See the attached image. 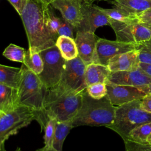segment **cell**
Wrapping results in <instances>:
<instances>
[{"label":"cell","mask_w":151,"mask_h":151,"mask_svg":"<svg viewBox=\"0 0 151 151\" xmlns=\"http://www.w3.org/2000/svg\"><path fill=\"white\" fill-rule=\"evenodd\" d=\"M50 6L41 0H28L20 15L27 35L29 47L38 52L55 45L57 39L48 27Z\"/></svg>","instance_id":"cell-1"},{"label":"cell","mask_w":151,"mask_h":151,"mask_svg":"<svg viewBox=\"0 0 151 151\" xmlns=\"http://www.w3.org/2000/svg\"><path fill=\"white\" fill-rule=\"evenodd\" d=\"M46 90L38 76L22 64L19 81L15 89V105L26 107L35 111L38 114V122L42 129L48 120L44 114Z\"/></svg>","instance_id":"cell-2"},{"label":"cell","mask_w":151,"mask_h":151,"mask_svg":"<svg viewBox=\"0 0 151 151\" xmlns=\"http://www.w3.org/2000/svg\"><path fill=\"white\" fill-rule=\"evenodd\" d=\"M116 107L107 95L99 100L94 99L88 94L86 88L83 93L81 107L72 120L73 126L107 127L113 122Z\"/></svg>","instance_id":"cell-3"},{"label":"cell","mask_w":151,"mask_h":151,"mask_svg":"<svg viewBox=\"0 0 151 151\" xmlns=\"http://www.w3.org/2000/svg\"><path fill=\"white\" fill-rule=\"evenodd\" d=\"M86 67V64L78 56L65 61L60 81L54 87L47 89L45 101L65 94L85 90L87 88L84 78Z\"/></svg>","instance_id":"cell-4"},{"label":"cell","mask_w":151,"mask_h":151,"mask_svg":"<svg viewBox=\"0 0 151 151\" xmlns=\"http://www.w3.org/2000/svg\"><path fill=\"white\" fill-rule=\"evenodd\" d=\"M141 100L116 106L113 123L107 127L119 134L124 142L129 133L137 126L151 122V113L141 107Z\"/></svg>","instance_id":"cell-5"},{"label":"cell","mask_w":151,"mask_h":151,"mask_svg":"<svg viewBox=\"0 0 151 151\" xmlns=\"http://www.w3.org/2000/svg\"><path fill=\"white\" fill-rule=\"evenodd\" d=\"M85 90L65 94L45 101L44 114L46 118L54 119L57 122L72 120L81 107Z\"/></svg>","instance_id":"cell-6"},{"label":"cell","mask_w":151,"mask_h":151,"mask_svg":"<svg viewBox=\"0 0 151 151\" xmlns=\"http://www.w3.org/2000/svg\"><path fill=\"white\" fill-rule=\"evenodd\" d=\"M38 120V114L24 106H17L0 117V151H6L5 142L11 136L27 126L32 121Z\"/></svg>","instance_id":"cell-7"},{"label":"cell","mask_w":151,"mask_h":151,"mask_svg":"<svg viewBox=\"0 0 151 151\" xmlns=\"http://www.w3.org/2000/svg\"><path fill=\"white\" fill-rule=\"evenodd\" d=\"M39 52L43 62V70L38 76L46 89H48L60 81L66 60L55 45Z\"/></svg>","instance_id":"cell-8"},{"label":"cell","mask_w":151,"mask_h":151,"mask_svg":"<svg viewBox=\"0 0 151 151\" xmlns=\"http://www.w3.org/2000/svg\"><path fill=\"white\" fill-rule=\"evenodd\" d=\"M116 40L139 45L151 40V29L138 22L125 23L109 18Z\"/></svg>","instance_id":"cell-9"},{"label":"cell","mask_w":151,"mask_h":151,"mask_svg":"<svg viewBox=\"0 0 151 151\" xmlns=\"http://www.w3.org/2000/svg\"><path fill=\"white\" fill-rule=\"evenodd\" d=\"M137 46L130 42L99 38L96 45L92 63L107 66L110 60L115 55L137 49Z\"/></svg>","instance_id":"cell-10"},{"label":"cell","mask_w":151,"mask_h":151,"mask_svg":"<svg viewBox=\"0 0 151 151\" xmlns=\"http://www.w3.org/2000/svg\"><path fill=\"white\" fill-rule=\"evenodd\" d=\"M109 82L140 88L148 94L147 87L151 83V76L138 67L131 70L111 73Z\"/></svg>","instance_id":"cell-11"},{"label":"cell","mask_w":151,"mask_h":151,"mask_svg":"<svg viewBox=\"0 0 151 151\" xmlns=\"http://www.w3.org/2000/svg\"><path fill=\"white\" fill-rule=\"evenodd\" d=\"M82 19L76 31L95 32L99 27L109 25V18L101 12L93 3L83 1L81 7Z\"/></svg>","instance_id":"cell-12"},{"label":"cell","mask_w":151,"mask_h":151,"mask_svg":"<svg viewBox=\"0 0 151 151\" xmlns=\"http://www.w3.org/2000/svg\"><path fill=\"white\" fill-rule=\"evenodd\" d=\"M107 96L114 106H120L130 101L142 99L147 93L142 88L109 82L106 84Z\"/></svg>","instance_id":"cell-13"},{"label":"cell","mask_w":151,"mask_h":151,"mask_svg":"<svg viewBox=\"0 0 151 151\" xmlns=\"http://www.w3.org/2000/svg\"><path fill=\"white\" fill-rule=\"evenodd\" d=\"M84 0H54L50 5L58 10L62 18L70 24L76 32L82 19L81 7Z\"/></svg>","instance_id":"cell-14"},{"label":"cell","mask_w":151,"mask_h":151,"mask_svg":"<svg viewBox=\"0 0 151 151\" xmlns=\"http://www.w3.org/2000/svg\"><path fill=\"white\" fill-rule=\"evenodd\" d=\"M99 38V37L94 32L76 31L74 40L78 50V55L86 65L92 63L96 45Z\"/></svg>","instance_id":"cell-15"},{"label":"cell","mask_w":151,"mask_h":151,"mask_svg":"<svg viewBox=\"0 0 151 151\" xmlns=\"http://www.w3.org/2000/svg\"><path fill=\"white\" fill-rule=\"evenodd\" d=\"M139 50L137 48L115 55L110 60L107 66L111 73H114L135 69L139 67Z\"/></svg>","instance_id":"cell-16"},{"label":"cell","mask_w":151,"mask_h":151,"mask_svg":"<svg viewBox=\"0 0 151 151\" xmlns=\"http://www.w3.org/2000/svg\"><path fill=\"white\" fill-rule=\"evenodd\" d=\"M111 74L107 66L101 64L91 63L86 65L84 78L87 86L99 83L107 84L109 83Z\"/></svg>","instance_id":"cell-17"},{"label":"cell","mask_w":151,"mask_h":151,"mask_svg":"<svg viewBox=\"0 0 151 151\" xmlns=\"http://www.w3.org/2000/svg\"><path fill=\"white\" fill-rule=\"evenodd\" d=\"M113 6L137 15L151 8V0H107Z\"/></svg>","instance_id":"cell-18"},{"label":"cell","mask_w":151,"mask_h":151,"mask_svg":"<svg viewBox=\"0 0 151 151\" xmlns=\"http://www.w3.org/2000/svg\"><path fill=\"white\" fill-rule=\"evenodd\" d=\"M55 45L66 61L73 60L78 56L77 45L73 38L66 36H59L57 39Z\"/></svg>","instance_id":"cell-19"},{"label":"cell","mask_w":151,"mask_h":151,"mask_svg":"<svg viewBox=\"0 0 151 151\" xmlns=\"http://www.w3.org/2000/svg\"><path fill=\"white\" fill-rule=\"evenodd\" d=\"M73 127H74L73 126L72 120L57 122L52 147L50 151H63L64 142Z\"/></svg>","instance_id":"cell-20"},{"label":"cell","mask_w":151,"mask_h":151,"mask_svg":"<svg viewBox=\"0 0 151 151\" xmlns=\"http://www.w3.org/2000/svg\"><path fill=\"white\" fill-rule=\"evenodd\" d=\"M21 76V67H12L0 64V83L16 89Z\"/></svg>","instance_id":"cell-21"},{"label":"cell","mask_w":151,"mask_h":151,"mask_svg":"<svg viewBox=\"0 0 151 151\" xmlns=\"http://www.w3.org/2000/svg\"><path fill=\"white\" fill-rule=\"evenodd\" d=\"M15 97V88L0 83V113L5 114L17 107Z\"/></svg>","instance_id":"cell-22"},{"label":"cell","mask_w":151,"mask_h":151,"mask_svg":"<svg viewBox=\"0 0 151 151\" xmlns=\"http://www.w3.org/2000/svg\"><path fill=\"white\" fill-rule=\"evenodd\" d=\"M22 64L37 75L43 70V62L40 52L31 47L25 51L24 62Z\"/></svg>","instance_id":"cell-23"},{"label":"cell","mask_w":151,"mask_h":151,"mask_svg":"<svg viewBox=\"0 0 151 151\" xmlns=\"http://www.w3.org/2000/svg\"><path fill=\"white\" fill-rule=\"evenodd\" d=\"M97 8L109 18L115 21L125 22L132 23L137 22L136 15L131 14L124 10L119 9L113 6V8H103L97 6Z\"/></svg>","instance_id":"cell-24"},{"label":"cell","mask_w":151,"mask_h":151,"mask_svg":"<svg viewBox=\"0 0 151 151\" xmlns=\"http://www.w3.org/2000/svg\"><path fill=\"white\" fill-rule=\"evenodd\" d=\"M151 134V122L140 124L133 129L129 134L127 140L140 143H148L147 139Z\"/></svg>","instance_id":"cell-25"},{"label":"cell","mask_w":151,"mask_h":151,"mask_svg":"<svg viewBox=\"0 0 151 151\" xmlns=\"http://www.w3.org/2000/svg\"><path fill=\"white\" fill-rule=\"evenodd\" d=\"M57 120L54 119L49 118L46 122L44 129V146L37 151H50L52 147V143L53 141L55 126Z\"/></svg>","instance_id":"cell-26"},{"label":"cell","mask_w":151,"mask_h":151,"mask_svg":"<svg viewBox=\"0 0 151 151\" xmlns=\"http://www.w3.org/2000/svg\"><path fill=\"white\" fill-rule=\"evenodd\" d=\"M2 55L11 61L24 63L25 51L22 47L14 44H10L5 49Z\"/></svg>","instance_id":"cell-27"},{"label":"cell","mask_w":151,"mask_h":151,"mask_svg":"<svg viewBox=\"0 0 151 151\" xmlns=\"http://www.w3.org/2000/svg\"><path fill=\"white\" fill-rule=\"evenodd\" d=\"M86 91L91 97L97 100L103 98L107 95V93L106 84L101 83H96L87 86Z\"/></svg>","instance_id":"cell-28"},{"label":"cell","mask_w":151,"mask_h":151,"mask_svg":"<svg viewBox=\"0 0 151 151\" xmlns=\"http://www.w3.org/2000/svg\"><path fill=\"white\" fill-rule=\"evenodd\" d=\"M139 62L151 64V40L138 45Z\"/></svg>","instance_id":"cell-29"},{"label":"cell","mask_w":151,"mask_h":151,"mask_svg":"<svg viewBox=\"0 0 151 151\" xmlns=\"http://www.w3.org/2000/svg\"><path fill=\"white\" fill-rule=\"evenodd\" d=\"M61 22V18L57 17L54 11L52 10L51 6L49 10L47 24L48 27L50 30L51 32L56 37L58 38V29L60 26Z\"/></svg>","instance_id":"cell-30"},{"label":"cell","mask_w":151,"mask_h":151,"mask_svg":"<svg viewBox=\"0 0 151 151\" xmlns=\"http://www.w3.org/2000/svg\"><path fill=\"white\" fill-rule=\"evenodd\" d=\"M74 31H76L74 28L70 24H69L68 22H67L62 18L61 22L57 32L58 37L66 36L74 39Z\"/></svg>","instance_id":"cell-31"},{"label":"cell","mask_w":151,"mask_h":151,"mask_svg":"<svg viewBox=\"0 0 151 151\" xmlns=\"http://www.w3.org/2000/svg\"><path fill=\"white\" fill-rule=\"evenodd\" d=\"M126 151H151V145L140 143L130 140L124 142Z\"/></svg>","instance_id":"cell-32"},{"label":"cell","mask_w":151,"mask_h":151,"mask_svg":"<svg viewBox=\"0 0 151 151\" xmlns=\"http://www.w3.org/2000/svg\"><path fill=\"white\" fill-rule=\"evenodd\" d=\"M136 17L139 23L151 29V8L137 14Z\"/></svg>","instance_id":"cell-33"},{"label":"cell","mask_w":151,"mask_h":151,"mask_svg":"<svg viewBox=\"0 0 151 151\" xmlns=\"http://www.w3.org/2000/svg\"><path fill=\"white\" fill-rule=\"evenodd\" d=\"M13 6L17 12L21 15L28 2V0H8Z\"/></svg>","instance_id":"cell-34"},{"label":"cell","mask_w":151,"mask_h":151,"mask_svg":"<svg viewBox=\"0 0 151 151\" xmlns=\"http://www.w3.org/2000/svg\"><path fill=\"white\" fill-rule=\"evenodd\" d=\"M140 105L144 110L151 113V94H147L141 99Z\"/></svg>","instance_id":"cell-35"},{"label":"cell","mask_w":151,"mask_h":151,"mask_svg":"<svg viewBox=\"0 0 151 151\" xmlns=\"http://www.w3.org/2000/svg\"><path fill=\"white\" fill-rule=\"evenodd\" d=\"M139 67L143 70L146 74L151 76V64L140 63H139Z\"/></svg>","instance_id":"cell-36"},{"label":"cell","mask_w":151,"mask_h":151,"mask_svg":"<svg viewBox=\"0 0 151 151\" xmlns=\"http://www.w3.org/2000/svg\"><path fill=\"white\" fill-rule=\"evenodd\" d=\"M42 1H43L44 2H45V3H46V4H49V5H50V4L54 1V0H41Z\"/></svg>","instance_id":"cell-37"},{"label":"cell","mask_w":151,"mask_h":151,"mask_svg":"<svg viewBox=\"0 0 151 151\" xmlns=\"http://www.w3.org/2000/svg\"><path fill=\"white\" fill-rule=\"evenodd\" d=\"M147 142L149 144L151 145V134H150L149 136V137H147Z\"/></svg>","instance_id":"cell-38"},{"label":"cell","mask_w":151,"mask_h":151,"mask_svg":"<svg viewBox=\"0 0 151 151\" xmlns=\"http://www.w3.org/2000/svg\"><path fill=\"white\" fill-rule=\"evenodd\" d=\"M147 91H148V93L151 94V83L147 87Z\"/></svg>","instance_id":"cell-39"},{"label":"cell","mask_w":151,"mask_h":151,"mask_svg":"<svg viewBox=\"0 0 151 151\" xmlns=\"http://www.w3.org/2000/svg\"><path fill=\"white\" fill-rule=\"evenodd\" d=\"M84 1H87L88 2H91V3H93L95 1H97V0H84ZM100 1V0H99Z\"/></svg>","instance_id":"cell-40"},{"label":"cell","mask_w":151,"mask_h":151,"mask_svg":"<svg viewBox=\"0 0 151 151\" xmlns=\"http://www.w3.org/2000/svg\"><path fill=\"white\" fill-rule=\"evenodd\" d=\"M15 151H21V149L19 147H18Z\"/></svg>","instance_id":"cell-41"},{"label":"cell","mask_w":151,"mask_h":151,"mask_svg":"<svg viewBox=\"0 0 151 151\" xmlns=\"http://www.w3.org/2000/svg\"><path fill=\"white\" fill-rule=\"evenodd\" d=\"M2 114H1V113H0V117H1V115H2Z\"/></svg>","instance_id":"cell-42"},{"label":"cell","mask_w":151,"mask_h":151,"mask_svg":"<svg viewBox=\"0 0 151 151\" xmlns=\"http://www.w3.org/2000/svg\"><path fill=\"white\" fill-rule=\"evenodd\" d=\"M104 1H107V0H104Z\"/></svg>","instance_id":"cell-43"},{"label":"cell","mask_w":151,"mask_h":151,"mask_svg":"<svg viewBox=\"0 0 151 151\" xmlns=\"http://www.w3.org/2000/svg\"></svg>","instance_id":"cell-44"}]
</instances>
